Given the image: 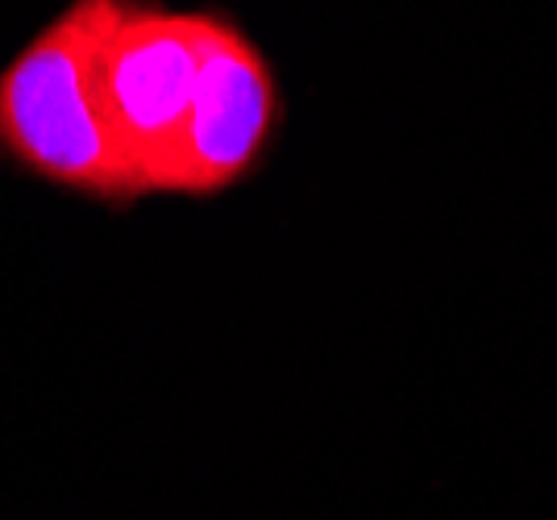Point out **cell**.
Masks as SVG:
<instances>
[{
    "mask_svg": "<svg viewBox=\"0 0 557 520\" xmlns=\"http://www.w3.org/2000/svg\"><path fill=\"white\" fill-rule=\"evenodd\" d=\"M121 4L67 0L0 72V146L50 184L100 200L138 196L100 84Z\"/></svg>",
    "mask_w": 557,
    "mask_h": 520,
    "instance_id": "6da1fadb",
    "label": "cell"
},
{
    "mask_svg": "<svg viewBox=\"0 0 557 520\" xmlns=\"http://www.w3.org/2000/svg\"><path fill=\"white\" fill-rule=\"evenodd\" d=\"M209 9H166L159 0H125L104 42L100 84L116 146L138 196H154L184 134L200 75Z\"/></svg>",
    "mask_w": 557,
    "mask_h": 520,
    "instance_id": "7a4b0ae2",
    "label": "cell"
},
{
    "mask_svg": "<svg viewBox=\"0 0 557 520\" xmlns=\"http://www.w3.org/2000/svg\"><path fill=\"white\" fill-rule=\"evenodd\" d=\"M275 117L278 88L267 54L242 25L209 9L196 92L159 191L212 196L233 188L262 159Z\"/></svg>",
    "mask_w": 557,
    "mask_h": 520,
    "instance_id": "3957f363",
    "label": "cell"
}]
</instances>
